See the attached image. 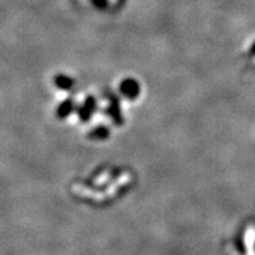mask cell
I'll use <instances>...</instances> for the list:
<instances>
[{
	"mask_svg": "<svg viewBox=\"0 0 255 255\" xmlns=\"http://www.w3.org/2000/svg\"><path fill=\"white\" fill-rule=\"evenodd\" d=\"M114 1H115V0H114Z\"/></svg>",
	"mask_w": 255,
	"mask_h": 255,
	"instance_id": "1",
	"label": "cell"
}]
</instances>
